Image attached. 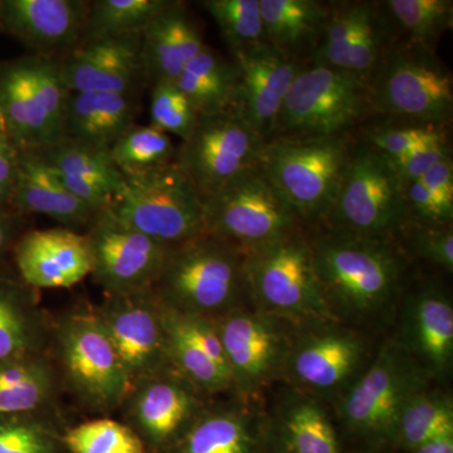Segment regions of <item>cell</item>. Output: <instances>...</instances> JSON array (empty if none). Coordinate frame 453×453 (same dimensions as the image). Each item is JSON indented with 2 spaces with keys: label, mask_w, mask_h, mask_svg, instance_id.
<instances>
[{
  "label": "cell",
  "mask_w": 453,
  "mask_h": 453,
  "mask_svg": "<svg viewBox=\"0 0 453 453\" xmlns=\"http://www.w3.org/2000/svg\"><path fill=\"white\" fill-rule=\"evenodd\" d=\"M395 25L407 40L436 50V44L452 28V0H388L383 3Z\"/></svg>",
  "instance_id": "74e56055"
},
{
  "label": "cell",
  "mask_w": 453,
  "mask_h": 453,
  "mask_svg": "<svg viewBox=\"0 0 453 453\" xmlns=\"http://www.w3.org/2000/svg\"><path fill=\"white\" fill-rule=\"evenodd\" d=\"M319 288L330 311L368 316L386 308L398 291L404 259L390 238L333 231L311 243Z\"/></svg>",
  "instance_id": "6da1fadb"
},
{
  "label": "cell",
  "mask_w": 453,
  "mask_h": 453,
  "mask_svg": "<svg viewBox=\"0 0 453 453\" xmlns=\"http://www.w3.org/2000/svg\"><path fill=\"white\" fill-rule=\"evenodd\" d=\"M398 342L428 374L449 372L453 357V309L449 297L434 288L414 292L405 305Z\"/></svg>",
  "instance_id": "4316f807"
},
{
  "label": "cell",
  "mask_w": 453,
  "mask_h": 453,
  "mask_svg": "<svg viewBox=\"0 0 453 453\" xmlns=\"http://www.w3.org/2000/svg\"><path fill=\"white\" fill-rule=\"evenodd\" d=\"M56 429L35 413L0 416V453H59Z\"/></svg>",
  "instance_id": "60d3db41"
},
{
  "label": "cell",
  "mask_w": 453,
  "mask_h": 453,
  "mask_svg": "<svg viewBox=\"0 0 453 453\" xmlns=\"http://www.w3.org/2000/svg\"><path fill=\"white\" fill-rule=\"evenodd\" d=\"M368 111V83L345 71L308 62L292 82L271 140L344 135Z\"/></svg>",
  "instance_id": "ba28073f"
},
{
  "label": "cell",
  "mask_w": 453,
  "mask_h": 453,
  "mask_svg": "<svg viewBox=\"0 0 453 453\" xmlns=\"http://www.w3.org/2000/svg\"><path fill=\"white\" fill-rule=\"evenodd\" d=\"M207 44L183 3L170 0L140 35V58L146 82H174Z\"/></svg>",
  "instance_id": "cb8c5ba5"
},
{
  "label": "cell",
  "mask_w": 453,
  "mask_h": 453,
  "mask_svg": "<svg viewBox=\"0 0 453 453\" xmlns=\"http://www.w3.org/2000/svg\"><path fill=\"white\" fill-rule=\"evenodd\" d=\"M418 180H421L431 192L453 196L452 155H449L445 159L438 162L436 165L432 166Z\"/></svg>",
  "instance_id": "c3c4849f"
},
{
  "label": "cell",
  "mask_w": 453,
  "mask_h": 453,
  "mask_svg": "<svg viewBox=\"0 0 453 453\" xmlns=\"http://www.w3.org/2000/svg\"><path fill=\"white\" fill-rule=\"evenodd\" d=\"M246 417L238 411L203 414L187 429L177 453H251Z\"/></svg>",
  "instance_id": "836d02e7"
},
{
  "label": "cell",
  "mask_w": 453,
  "mask_h": 453,
  "mask_svg": "<svg viewBox=\"0 0 453 453\" xmlns=\"http://www.w3.org/2000/svg\"><path fill=\"white\" fill-rule=\"evenodd\" d=\"M410 219L404 186L388 160L365 144L353 148L326 219L333 231L390 238Z\"/></svg>",
  "instance_id": "30bf717a"
},
{
  "label": "cell",
  "mask_w": 453,
  "mask_h": 453,
  "mask_svg": "<svg viewBox=\"0 0 453 453\" xmlns=\"http://www.w3.org/2000/svg\"><path fill=\"white\" fill-rule=\"evenodd\" d=\"M56 342L65 377L86 403L104 411L125 403L129 378L96 311L65 316Z\"/></svg>",
  "instance_id": "7c38bea8"
},
{
  "label": "cell",
  "mask_w": 453,
  "mask_h": 453,
  "mask_svg": "<svg viewBox=\"0 0 453 453\" xmlns=\"http://www.w3.org/2000/svg\"><path fill=\"white\" fill-rule=\"evenodd\" d=\"M199 4L216 22L232 58L266 44L259 0H204Z\"/></svg>",
  "instance_id": "8d00e7d4"
},
{
  "label": "cell",
  "mask_w": 453,
  "mask_h": 453,
  "mask_svg": "<svg viewBox=\"0 0 453 453\" xmlns=\"http://www.w3.org/2000/svg\"><path fill=\"white\" fill-rule=\"evenodd\" d=\"M37 153L65 189L92 210H109L121 192L124 177L110 151L61 139Z\"/></svg>",
  "instance_id": "603a6c76"
},
{
  "label": "cell",
  "mask_w": 453,
  "mask_h": 453,
  "mask_svg": "<svg viewBox=\"0 0 453 453\" xmlns=\"http://www.w3.org/2000/svg\"><path fill=\"white\" fill-rule=\"evenodd\" d=\"M395 434L412 449L440 438L453 437L451 398L426 389L417 393L402 411Z\"/></svg>",
  "instance_id": "e575fe53"
},
{
  "label": "cell",
  "mask_w": 453,
  "mask_h": 453,
  "mask_svg": "<svg viewBox=\"0 0 453 453\" xmlns=\"http://www.w3.org/2000/svg\"><path fill=\"white\" fill-rule=\"evenodd\" d=\"M365 356L362 340L345 330H324L300 340L286 360L300 386L330 392L353 377Z\"/></svg>",
  "instance_id": "484cf974"
},
{
  "label": "cell",
  "mask_w": 453,
  "mask_h": 453,
  "mask_svg": "<svg viewBox=\"0 0 453 453\" xmlns=\"http://www.w3.org/2000/svg\"><path fill=\"white\" fill-rule=\"evenodd\" d=\"M181 380L168 371L134 384L125 403L129 426L142 442L165 446L198 418V399Z\"/></svg>",
  "instance_id": "44dd1931"
},
{
  "label": "cell",
  "mask_w": 453,
  "mask_h": 453,
  "mask_svg": "<svg viewBox=\"0 0 453 453\" xmlns=\"http://www.w3.org/2000/svg\"><path fill=\"white\" fill-rule=\"evenodd\" d=\"M205 229L242 251L297 232L301 222L261 166L203 199Z\"/></svg>",
  "instance_id": "9c48e42d"
},
{
  "label": "cell",
  "mask_w": 453,
  "mask_h": 453,
  "mask_svg": "<svg viewBox=\"0 0 453 453\" xmlns=\"http://www.w3.org/2000/svg\"><path fill=\"white\" fill-rule=\"evenodd\" d=\"M62 443L73 453H144V442L129 425L92 419L71 428Z\"/></svg>",
  "instance_id": "ab89813d"
},
{
  "label": "cell",
  "mask_w": 453,
  "mask_h": 453,
  "mask_svg": "<svg viewBox=\"0 0 453 453\" xmlns=\"http://www.w3.org/2000/svg\"><path fill=\"white\" fill-rule=\"evenodd\" d=\"M410 219L423 225L452 226L453 196L431 192L421 180L404 186Z\"/></svg>",
  "instance_id": "ee69618b"
},
{
  "label": "cell",
  "mask_w": 453,
  "mask_h": 453,
  "mask_svg": "<svg viewBox=\"0 0 453 453\" xmlns=\"http://www.w3.org/2000/svg\"><path fill=\"white\" fill-rule=\"evenodd\" d=\"M14 234V220L0 207V253L4 252Z\"/></svg>",
  "instance_id": "681fc988"
},
{
  "label": "cell",
  "mask_w": 453,
  "mask_h": 453,
  "mask_svg": "<svg viewBox=\"0 0 453 453\" xmlns=\"http://www.w3.org/2000/svg\"><path fill=\"white\" fill-rule=\"evenodd\" d=\"M71 91L58 58L28 56L0 73V113L5 135L19 150L37 151L64 139Z\"/></svg>",
  "instance_id": "8992f818"
},
{
  "label": "cell",
  "mask_w": 453,
  "mask_h": 453,
  "mask_svg": "<svg viewBox=\"0 0 453 453\" xmlns=\"http://www.w3.org/2000/svg\"><path fill=\"white\" fill-rule=\"evenodd\" d=\"M0 8H2V2H0Z\"/></svg>",
  "instance_id": "f5cc1de1"
},
{
  "label": "cell",
  "mask_w": 453,
  "mask_h": 453,
  "mask_svg": "<svg viewBox=\"0 0 453 453\" xmlns=\"http://www.w3.org/2000/svg\"><path fill=\"white\" fill-rule=\"evenodd\" d=\"M18 155L17 148L7 135L0 138V192L7 196L8 203L16 181Z\"/></svg>",
  "instance_id": "7dc6e473"
},
{
  "label": "cell",
  "mask_w": 453,
  "mask_h": 453,
  "mask_svg": "<svg viewBox=\"0 0 453 453\" xmlns=\"http://www.w3.org/2000/svg\"><path fill=\"white\" fill-rule=\"evenodd\" d=\"M283 429L294 453H339L333 425L315 402L292 403L286 411Z\"/></svg>",
  "instance_id": "f35d334b"
},
{
  "label": "cell",
  "mask_w": 453,
  "mask_h": 453,
  "mask_svg": "<svg viewBox=\"0 0 453 453\" xmlns=\"http://www.w3.org/2000/svg\"><path fill=\"white\" fill-rule=\"evenodd\" d=\"M58 59L71 92L138 95L140 86L146 82L140 35L82 41Z\"/></svg>",
  "instance_id": "e0dca14e"
},
{
  "label": "cell",
  "mask_w": 453,
  "mask_h": 453,
  "mask_svg": "<svg viewBox=\"0 0 453 453\" xmlns=\"http://www.w3.org/2000/svg\"><path fill=\"white\" fill-rule=\"evenodd\" d=\"M244 252L204 234L172 247L153 292L165 308L217 319L234 308L244 291Z\"/></svg>",
  "instance_id": "7a4b0ae2"
},
{
  "label": "cell",
  "mask_w": 453,
  "mask_h": 453,
  "mask_svg": "<svg viewBox=\"0 0 453 453\" xmlns=\"http://www.w3.org/2000/svg\"><path fill=\"white\" fill-rule=\"evenodd\" d=\"M232 59L238 68L234 107L265 142H270L283 101L305 64L288 58L267 43Z\"/></svg>",
  "instance_id": "ac0fdd59"
},
{
  "label": "cell",
  "mask_w": 453,
  "mask_h": 453,
  "mask_svg": "<svg viewBox=\"0 0 453 453\" xmlns=\"http://www.w3.org/2000/svg\"><path fill=\"white\" fill-rule=\"evenodd\" d=\"M53 389L55 372L40 354L0 362V416L35 413Z\"/></svg>",
  "instance_id": "1f68e13d"
},
{
  "label": "cell",
  "mask_w": 453,
  "mask_h": 453,
  "mask_svg": "<svg viewBox=\"0 0 453 453\" xmlns=\"http://www.w3.org/2000/svg\"><path fill=\"white\" fill-rule=\"evenodd\" d=\"M243 252L244 291L261 314L288 320L333 318L316 279L311 243L297 232Z\"/></svg>",
  "instance_id": "5b68a950"
},
{
  "label": "cell",
  "mask_w": 453,
  "mask_h": 453,
  "mask_svg": "<svg viewBox=\"0 0 453 453\" xmlns=\"http://www.w3.org/2000/svg\"><path fill=\"white\" fill-rule=\"evenodd\" d=\"M150 120L164 133L188 139L195 129L198 115L186 95L175 82L162 81L151 85Z\"/></svg>",
  "instance_id": "b9f144b4"
},
{
  "label": "cell",
  "mask_w": 453,
  "mask_h": 453,
  "mask_svg": "<svg viewBox=\"0 0 453 453\" xmlns=\"http://www.w3.org/2000/svg\"><path fill=\"white\" fill-rule=\"evenodd\" d=\"M443 135H447L443 127L407 122V125L399 127L386 125L366 131L365 144L381 157L393 159L412 150L423 142H431Z\"/></svg>",
  "instance_id": "7bdbcfd3"
},
{
  "label": "cell",
  "mask_w": 453,
  "mask_h": 453,
  "mask_svg": "<svg viewBox=\"0 0 453 453\" xmlns=\"http://www.w3.org/2000/svg\"><path fill=\"white\" fill-rule=\"evenodd\" d=\"M427 375L399 342H388L348 390L340 413L356 431L395 434L402 411L417 393L425 390Z\"/></svg>",
  "instance_id": "4fadbf2b"
},
{
  "label": "cell",
  "mask_w": 453,
  "mask_h": 453,
  "mask_svg": "<svg viewBox=\"0 0 453 453\" xmlns=\"http://www.w3.org/2000/svg\"><path fill=\"white\" fill-rule=\"evenodd\" d=\"M5 135L4 122H3L2 113H0V138Z\"/></svg>",
  "instance_id": "816d5d0a"
},
{
  "label": "cell",
  "mask_w": 453,
  "mask_h": 453,
  "mask_svg": "<svg viewBox=\"0 0 453 453\" xmlns=\"http://www.w3.org/2000/svg\"><path fill=\"white\" fill-rule=\"evenodd\" d=\"M265 40L277 52L309 61L323 35L329 3L318 0H259Z\"/></svg>",
  "instance_id": "f1b7e54d"
},
{
  "label": "cell",
  "mask_w": 453,
  "mask_h": 453,
  "mask_svg": "<svg viewBox=\"0 0 453 453\" xmlns=\"http://www.w3.org/2000/svg\"><path fill=\"white\" fill-rule=\"evenodd\" d=\"M86 0H7L0 22L33 55L61 58L79 46L88 19Z\"/></svg>",
  "instance_id": "ffe728a7"
},
{
  "label": "cell",
  "mask_w": 453,
  "mask_h": 453,
  "mask_svg": "<svg viewBox=\"0 0 453 453\" xmlns=\"http://www.w3.org/2000/svg\"><path fill=\"white\" fill-rule=\"evenodd\" d=\"M106 296L96 314L120 357L131 388L144 378L170 371L162 303L154 292Z\"/></svg>",
  "instance_id": "9a60e30c"
},
{
  "label": "cell",
  "mask_w": 453,
  "mask_h": 453,
  "mask_svg": "<svg viewBox=\"0 0 453 453\" xmlns=\"http://www.w3.org/2000/svg\"><path fill=\"white\" fill-rule=\"evenodd\" d=\"M412 246L417 255L431 264L453 271L452 226H432L416 222L412 234Z\"/></svg>",
  "instance_id": "bcb514c9"
},
{
  "label": "cell",
  "mask_w": 453,
  "mask_h": 453,
  "mask_svg": "<svg viewBox=\"0 0 453 453\" xmlns=\"http://www.w3.org/2000/svg\"><path fill=\"white\" fill-rule=\"evenodd\" d=\"M20 277L31 288H68L91 275L88 237L68 228L27 232L14 247Z\"/></svg>",
  "instance_id": "7402d4cb"
},
{
  "label": "cell",
  "mask_w": 453,
  "mask_h": 453,
  "mask_svg": "<svg viewBox=\"0 0 453 453\" xmlns=\"http://www.w3.org/2000/svg\"><path fill=\"white\" fill-rule=\"evenodd\" d=\"M162 309L169 362L179 377L205 392L234 386L214 319Z\"/></svg>",
  "instance_id": "d6986e66"
},
{
  "label": "cell",
  "mask_w": 453,
  "mask_h": 453,
  "mask_svg": "<svg viewBox=\"0 0 453 453\" xmlns=\"http://www.w3.org/2000/svg\"><path fill=\"white\" fill-rule=\"evenodd\" d=\"M169 3L170 0H95L89 3L81 42L142 35Z\"/></svg>",
  "instance_id": "d6a6232c"
},
{
  "label": "cell",
  "mask_w": 453,
  "mask_h": 453,
  "mask_svg": "<svg viewBox=\"0 0 453 453\" xmlns=\"http://www.w3.org/2000/svg\"><path fill=\"white\" fill-rule=\"evenodd\" d=\"M177 149L163 130L134 124L110 149V157L121 174H133L174 163Z\"/></svg>",
  "instance_id": "d590c367"
},
{
  "label": "cell",
  "mask_w": 453,
  "mask_h": 453,
  "mask_svg": "<svg viewBox=\"0 0 453 453\" xmlns=\"http://www.w3.org/2000/svg\"><path fill=\"white\" fill-rule=\"evenodd\" d=\"M91 276L106 295L153 291L172 247L120 222L109 210L88 228Z\"/></svg>",
  "instance_id": "5bb4252c"
},
{
  "label": "cell",
  "mask_w": 453,
  "mask_h": 453,
  "mask_svg": "<svg viewBox=\"0 0 453 453\" xmlns=\"http://www.w3.org/2000/svg\"><path fill=\"white\" fill-rule=\"evenodd\" d=\"M371 111L445 127L453 115V77L436 50L405 40L390 49L368 81Z\"/></svg>",
  "instance_id": "3957f363"
},
{
  "label": "cell",
  "mask_w": 453,
  "mask_h": 453,
  "mask_svg": "<svg viewBox=\"0 0 453 453\" xmlns=\"http://www.w3.org/2000/svg\"><path fill=\"white\" fill-rule=\"evenodd\" d=\"M353 148L344 135L273 139L259 166L301 222L326 220L347 172Z\"/></svg>",
  "instance_id": "277c9868"
},
{
  "label": "cell",
  "mask_w": 453,
  "mask_h": 453,
  "mask_svg": "<svg viewBox=\"0 0 453 453\" xmlns=\"http://www.w3.org/2000/svg\"><path fill=\"white\" fill-rule=\"evenodd\" d=\"M271 316L232 309L214 319L234 386L257 390L288 357V344Z\"/></svg>",
  "instance_id": "2e32d148"
},
{
  "label": "cell",
  "mask_w": 453,
  "mask_h": 453,
  "mask_svg": "<svg viewBox=\"0 0 453 453\" xmlns=\"http://www.w3.org/2000/svg\"><path fill=\"white\" fill-rule=\"evenodd\" d=\"M417 453H453V437L440 438L417 449Z\"/></svg>",
  "instance_id": "f907efd6"
},
{
  "label": "cell",
  "mask_w": 453,
  "mask_h": 453,
  "mask_svg": "<svg viewBox=\"0 0 453 453\" xmlns=\"http://www.w3.org/2000/svg\"><path fill=\"white\" fill-rule=\"evenodd\" d=\"M27 288L0 280V362L40 354L43 321Z\"/></svg>",
  "instance_id": "4dcf8cb0"
},
{
  "label": "cell",
  "mask_w": 453,
  "mask_h": 453,
  "mask_svg": "<svg viewBox=\"0 0 453 453\" xmlns=\"http://www.w3.org/2000/svg\"><path fill=\"white\" fill-rule=\"evenodd\" d=\"M265 142L235 107L198 116L192 134L177 149L175 164L202 199L261 163Z\"/></svg>",
  "instance_id": "8fae6325"
},
{
  "label": "cell",
  "mask_w": 453,
  "mask_h": 453,
  "mask_svg": "<svg viewBox=\"0 0 453 453\" xmlns=\"http://www.w3.org/2000/svg\"><path fill=\"white\" fill-rule=\"evenodd\" d=\"M19 214H42L64 228H88L100 211L71 195L37 151L19 150L13 192L9 199Z\"/></svg>",
  "instance_id": "d4e9b609"
},
{
  "label": "cell",
  "mask_w": 453,
  "mask_h": 453,
  "mask_svg": "<svg viewBox=\"0 0 453 453\" xmlns=\"http://www.w3.org/2000/svg\"><path fill=\"white\" fill-rule=\"evenodd\" d=\"M196 115H211L234 106L238 86V68L234 59H226L205 46L186 65L175 80Z\"/></svg>",
  "instance_id": "f546056e"
},
{
  "label": "cell",
  "mask_w": 453,
  "mask_h": 453,
  "mask_svg": "<svg viewBox=\"0 0 453 453\" xmlns=\"http://www.w3.org/2000/svg\"><path fill=\"white\" fill-rule=\"evenodd\" d=\"M138 95L71 92L65 107L64 139L110 151L135 124Z\"/></svg>",
  "instance_id": "83f0119b"
},
{
  "label": "cell",
  "mask_w": 453,
  "mask_h": 453,
  "mask_svg": "<svg viewBox=\"0 0 453 453\" xmlns=\"http://www.w3.org/2000/svg\"><path fill=\"white\" fill-rule=\"evenodd\" d=\"M449 155H452L451 148H449L447 135H443L431 142H423L412 150L393 159H387V157L386 159L388 160L402 184L407 186L421 179L432 166L436 165Z\"/></svg>",
  "instance_id": "f6af8a7d"
},
{
  "label": "cell",
  "mask_w": 453,
  "mask_h": 453,
  "mask_svg": "<svg viewBox=\"0 0 453 453\" xmlns=\"http://www.w3.org/2000/svg\"><path fill=\"white\" fill-rule=\"evenodd\" d=\"M122 177L109 208L120 222L170 247L207 234L202 196L175 162Z\"/></svg>",
  "instance_id": "52a82bcc"
}]
</instances>
